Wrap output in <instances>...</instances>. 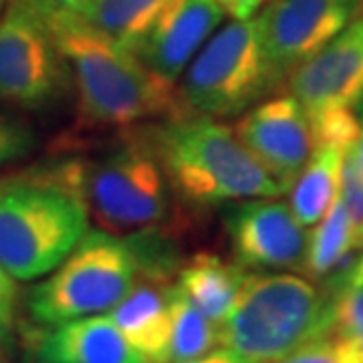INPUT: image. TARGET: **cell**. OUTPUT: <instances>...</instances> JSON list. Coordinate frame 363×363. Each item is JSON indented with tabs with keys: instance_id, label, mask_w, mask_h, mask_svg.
I'll list each match as a JSON object with an SVG mask.
<instances>
[{
	"instance_id": "6da1fadb",
	"label": "cell",
	"mask_w": 363,
	"mask_h": 363,
	"mask_svg": "<svg viewBox=\"0 0 363 363\" xmlns=\"http://www.w3.org/2000/svg\"><path fill=\"white\" fill-rule=\"evenodd\" d=\"M52 37L75 81L79 119L87 130H128L143 119L184 116L178 89L135 52L95 30L77 13L45 0Z\"/></svg>"
},
{
	"instance_id": "7a4b0ae2",
	"label": "cell",
	"mask_w": 363,
	"mask_h": 363,
	"mask_svg": "<svg viewBox=\"0 0 363 363\" xmlns=\"http://www.w3.org/2000/svg\"><path fill=\"white\" fill-rule=\"evenodd\" d=\"M87 230L79 160L35 166L0 180V262L16 281L49 274Z\"/></svg>"
},
{
	"instance_id": "3957f363",
	"label": "cell",
	"mask_w": 363,
	"mask_h": 363,
	"mask_svg": "<svg viewBox=\"0 0 363 363\" xmlns=\"http://www.w3.org/2000/svg\"><path fill=\"white\" fill-rule=\"evenodd\" d=\"M150 145L172 194L190 206L208 208L283 194V188L250 156L234 131L214 119H169L154 130Z\"/></svg>"
},
{
	"instance_id": "277c9868",
	"label": "cell",
	"mask_w": 363,
	"mask_h": 363,
	"mask_svg": "<svg viewBox=\"0 0 363 363\" xmlns=\"http://www.w3.org/2000/svg\"><path fill=\"white\" fill-rule=\"evenodd\" d=\"M331 321V295L286 272L247 274L230 315L218 327L220 345L250 363H272L321 337Z\"/></svg>"
},
{
	"instance_id": "5b68a950",
	"label": "cell",
	"mask_w": 363,
	"mask_h": 363,
	"mask_svg": "<svg viewBox=\"0 0 363 363\" xmlns=\"http://www.w3.org/2000/svg\"><path fill=\"white\" fill-rule=\"evenodd\" d=\"M140 281V262L123 236L87 230L67 259L28 293L39 325H59L107 313Z\"/></svg>"
},
{
	"instance_id": "8992f818",
	"label": "cell",
	"mask_w": 363,
	"mask_h": 363,
	"mask_svg": "<svg viewBox=\"0 0 363 363\" xmlns=\"http://www.w3.org/2000/svg\"><path fill=\"white\" fill-rule=\"evenodd\" d=\"M257 18L233 21L204 43L178 89L186 117H230L277 89Z\"/></svg>"
},
{
	"instance_id": "52a82bcc",
	"label": "cell",
	"mask_w": 363,
	"mask_h": 363,
	"mask_svg": "<svg viewBox=\"0 0 363 363\" xmlns=\"http://www.w3.org/2000/svg\"><path fill=\"white\" fill-rule=\"evenodd\" d=\"M79 164L85 206L101 230L130 236L168 220L172 188L150 142L128 140Z\"/></svg>"
},
{
	"instance_id": "ba28073f",
	"label": "cell",
	"mask_w": 363,
	"mask_h": 363,
	"mask_svg": "<svg viewBox=\"0 0 363 363\" xmlns=\"http://www.w3.org/2000/svg\"><path fill=\"white\" fill-rule=\"evenodd\" d=\"M65 77L45 0H11L0 16V104L45 107L63 91Z\"/></svg>"
},
{
	"instance_id": "9c48e42d",
	"label": "cell",
	"mask_w": 363,
	"mask_h": 363,
	"mask_svg": "<svg viewBox=\"0 0 363 363\" xmlns=\"http://www.w3.org/2000/svg\"><path fill=\"white\" fill-rule=\"evenodd\" d=\"M363 0H271L257 16L264 57L279 83L362 13Z\"/></svg>"
},
{
	"instance_id": "30bf717a",
	"label": "cell",
	"mask_w": 363,
	"mask_h": 363,
	"mask_svg": "<svg viewBox=\"0 0 363 363\" xmlns=\"http://www.w3.org/2000/svg\"><path fill=\"white\" fill-rule=\"evenodd\" d=\"M233 131L283 192L291 190L315 150L307 111L293 95L260 104L240 117Z\"/></svg>"
},
{
	"instance_id": "8fae6325",
	"label": "cell",
	"mask_w": 363,
	"mask_h": 363,
	"mask_svg": "<svg viewBox=\"0 0 363 363\" xmlns=\"http://www.w3.org/2000/svg\"><path fill=\"white\" fill-rule=\"evenodd\" d=\"M224 226L240 267L257 271L303 267L309 234L283 202L269 198L240 202L226 210Z\"/></svg>"
},
{
	"instance_id": "7c38bea8",
	"label": "cell",
	"mask_w": 363,
	"mask_h": 363,
	"mask_svg": "<svg viewBox=\"0 0 363 363\" xmlns=\"http://www.w3.org/2000/svg\"><path fill=\"white\" fill-rule=\"evenodd\" d=\"M291 95L307 116L353 107L363 93V11L337 37L286 77Z\"/></svg>"
},
{
	"instance_id": "4fadbf2b",
	"label": "cell",
	"mask_w": 363,
	"mask_h": 363,
	"mask_svg": "<svg viewBox=\"0 0 363 363\" xmlns=\"http://www.w3.org/2000/svg\"><path fill=\"white\" fill-rule=\"evenodd\" d=\"M222 18L224 11L216 0H172L135 57L154 75L176 85Z\"/></svg>"
},
{
	"instance_id": "5bb4252c",
	"label": "cell",
	"mask_w": 363,
	"mask_h": 363,
	"mask_svg": "<svg viewBox=\"0 0 363 363\" xmlns=\"http://www.w3.org/2000/svg\"><path fill=\"white\" fill-rule=\"evenodd\" d=\"M30 345L39 363H150L107 315L47 325Z\"/></svg>"
},
{
	"instance_id": "9a60e30c",
	"label": "cell",
	"mask_w": 363,
	"mask_h": 363,
	"mask_svg": "<svg viewBox=\"0 0 363 363\" xmlns=\"http://www.w3.org/2000/svg\"><path fill=\"white\" fill-rule=\"evenodd\" d=\"M169 286L145 279L117 303L107 317L150 363H169Z\"/></svg>"
},
{
	"instance_id": "2e32d148",
	"label": "cell",
	"mask_w": 363,
	"mask_h": 363,
	"mask_svg": "<svg viewBox=\"0 0 363 363\" xmlns=\"http://www.w3.org/2000/svg\"><path fill=\"white\" fill-rule=\"evenodd\" d=\"M245 277L247 271L238 262H228L214 252H198L178 269L176 289L220 327L233 311Z\"/></svg>"
},
{
	"instance_id": "e0dca14e",
	"label": "cell",
	"mask_w": 363,
	"mask_h": 363,
	"mask_svg": "<svg viewBox=\"0 0 363 363\" xmlns=\"http://www.w3.org/2000/svg\"><path fill=\"white\" fill-rule=\"evenodd\" d=\"M357 224L351 218L341 196L327 210L319 226L309 236L301 271L313 281H327L357 257L362 250Z\"/></svg>"
},
{
	"instance_id": "ac0fdd59",
	"label": "cell",
	"mask_w": 363,
	"mask_h": 363,
	"mask_svg": "<svg viewBox=\"0 0 363 363\" xmlns=\"http://www.w3.org/2000/svg\"><path fill=\"white\" fill-rule=\"evenodd\" d=\"M345 154V150L333 145L315 147L309 162L291 186V210L303 226L321 220L335 202L341 188V169Z\"/></svg>"
},
{
	"instance_id": "d6986e66",
	"label": "cell",
	"mask_w": 363,
	"mask_h": 363,
	"mask_svg": "<svg viewBox=\"0 0 363 363\" xmlns=\"http://www.w3.org/2000/svg\"><path fill=\"white\" fill-rule=\"evenodd\" d=\"M169 2L172 0H87L77 14L119 47L135 52Z\"/></svg>"
},
{
	"instance_id": "ffe728a7",
	"label": "cell",
	"mask_w": 363,
	"mask_h": 363,
	"mask_svg": "<svg viewBox=\"0 0 363 363\" xmlns=\"http://www.w3.org/2000/svg\"><path fill=\"white\" fill-rule=\"evenodd\" d=\"M169 363L198 359L220 345L218 325L210 321L200 309H196L176 285L169 286Z\"/></svg>"
},
{
	"instance_id": "44dd1931",
	"label": "cell",
	"mask_w": 363,
	"mask_h": 363,
	"mask_svg": "<svg viewBox=\"0 0 363 363\" xmlns=\"http://www.w3.org/2000/svg\"><path fill=\"white\" fill-rule=\"evenodd\" d=\"M331 295V321L325 335L333 337L363 362V285H347Z\"/></svg>"
},
{
	"instance_id": "7402d4cb",
	"label": "cell",
	"mask_w": 363,
	"mask_h": 363,
	"mask_svg": "<svg viewBox=\"0 0 363 363\" xmlns=\"http://www.w3.org/2000/svg\"><path fill=\"white\" fill-rule=\"evenodd\" d=\"M307 117L311 123L315 147L333 145L350 152L351 145L359 138V119L351 107H331Z\"/></svg>"
},
{
	"instance_id": "603a6c76",
	"label": "cell",
	"mask_w": 363,
	"mask_h": 363,
	"mask_svg": "<svg viewBox=\"0 0 363 363\" xmlns=\"http://www.w3.org/2000/svg\"><path fill=\"white\" fill-rule=\"evenodd\" d=\"M272 363H363L355 353L343 347L333 337L321 335V337L307 341L295 351L286 353L285 357Z\"/></svg>"
},
{
	"instance_id": "cb8c5ba5",
	"label": "cell",
	"mask_w": 363,
	"mask_h": 363,
	"mask_svg": "<svg viewBox=\"0 0 363 363\" xmlns=\"http://www.w3.org/2000/svg\"><path fill=\"white\" fill-rule=\"evenodd\" d=\"M35 147V133L23 121L0 116V166L28 156Z\"/></svg>"
},
{
	"instance_id": "d4e9b609",
	"label": "cell",
	"mask_w": 363,
	"mask_h": 363,
	"mask_svg": "<svg viewBox=\"0 0 363 363\" xmlns=\"http://www.w3.org/2000/svg\"><path fill=\"white\" fill-rule=\"evenodd\" d=\"M339 196H341L345 208L350 210L353 222L359 228L363 224V178L357 174V169L353 168V164L347 157L343 160Z\"/></svg>"
},
{
	"instance_id": "484cf974",
	"label": "cell",
	"mask_w": 363,
	"mask_h": 363,
	"mask_svg": "<svg viewBox=\"0 0 363 363\" xmlns=\"http://www.w3.org/2000/svg\"><path fill=\"white\" fill-rule=\"evenodd\" d=\"M16 303L0 298V353L9 350L13 343L14 327H16Z\"/></svg>"
},
{
	"instance_id": "4316f807",
	"label": "cell",
	"mask_w": 363,
	"mask_h": 363,
	"mask_svg": "<svg viewBox=\"0 0 363 363\" xmlns=\"http://www.w3.org/2000/svg\"><path fill=\"white\" fill-rule=\"evenodd\" d=\"M222 6L224 14H230L234 21L252 18L264 0H216Z\"/></svg>"
},
{
	"instance_id": "83f0119b",
	"label": "cell",
	"mask_w": 363,
	"mask_h": 363,
	"mask_svg": "<svg viewBox=\"0 0 363 363\" xmlns=\"http://www.w3.org/2000/svg\"><path fill=\"white\" fill-rule=\"evenodd\" d=\"M178 363H250L245 357H240L238 353L230 350H218L210 351L206 355L198 357V359H190V362H178Z\"/></svg>"
},
{
	"instance_id": "f1b7e54d",
	"label": "cell",
	"mask_w": 363,
	"mask_h": 363,
	"mask_svg": "<svg viewBox=\"0 0 363 363\" xmlns=\"http://www.w3.org/2000/svg\"><path fill=\"white\" fill-rule=\"evenodd\" d=\"M0 298L13 301V303H16V298H18L16 279L2 267V262H0Z\"/></svg>"
},
{
	"instance_id": "f546056e",
	"label": "cell",
	"mask_w": 363,
	"mask_h": 363,
	"mask_svg": "<svg viewBox=\"0 0 363 363\" xmlns=\"http://www.w3.org/2000/svg\"><path fill=\"white\" fill-rule=\"evenodd\" d=\"M357 230H359V238H362V245H363V224L357 228ZM347 285H363V252H362V257H359V260H357V264L353 267V271L345 277V281H343V283H339L335 289H331L329 293H333V291L343 289V286H347Z\"/></svg>"
},
{
	"instance_id": "4dcf8cb0",
	"label": "cell",
	"mask_w": 363,
	"mask_h": 363,
	"mask_svg": "<svg viewBox=\"0 0 363 363\" xmlns=\"http://www.w3.org/2000/svg\"><path fill=\"white\" fill-rule=\"evenodd\" d=\"M345 157L350 160L351 164H353V168L357 169V174L363 178V131H359V138L351 145Z\"/></svg>"
},
{
	"instance_id": "1f68e13d",
	"label": "cell",
	"mask_w": 363,
	"mask_h": 363,
	"mask_svg": "<svg viewBox=\"0 0 363 363\" xmlns=\"http://www.w3.org/2000/svg\"><path fill=\"white\" fill-rule=\"evenodd\" d=\"M55 4H59L61 9H67V11H71V13H79L83 6H85V2L87 0H52Z\"/></svg>"
},
{
	"instance_id": "d6a6232c",
	"label": "cell",
	"mask_w": 363,
	"mask_h": 363,
	"mask_svg": "<svg viewBox=\"0 0 363 363\" xmlns=\"http://www.w3.org/2000/svg\"><path fill=\"white\" fill-rule=\"evenodd\" d=\"M353 111H355V117L359 119V123H363V93L359 95V99L355 101V105H353Z\"/></svg>"
},
{
	"instance_id": "836d02e7",
	"label": "cell",
	"mask_w": 363,
	"mask_h": 363,
	"mask_svg": "<svg viewBox=\"0 0 363 363\" xmlns=\"http://www.w3.org/2000/svg\"><path fill=\"white\" fill-rule=\"evenodd\" d=\"M0 363H13V362L6 357V353H0Z\"/></svg>"
},
{
	"instance_id": "e575fe53",
	"label": "cell",
	"mask_w": 363,
	"mask_h": 363,
	"mask_svg": "<svg viewBox=\"0 0 363 363\" xmlns=\"http://www.w3.org/2000/svg\"><path fill=\"white\" fill-rule=\"evenodd\" d=\"M0 11H2V0H0Z\"/></svg>"
},
{
	"instance_id": "d590c367",
	"label": "cell",
	"mask_w": 363,
	"mask_h": 363,
	"mask_svg": "<svg viewBox=\"0 0 363 363\" xmlns=\"http://www.w3.org/2000/svg\"><path fill=\"white\" fill-rule=\"evenodd\" d=\"M362 11H363V9H362Z\"/></svg>"
}]
</instances>
